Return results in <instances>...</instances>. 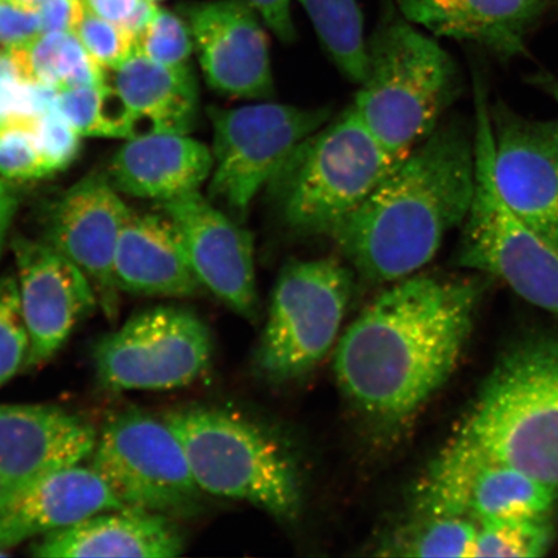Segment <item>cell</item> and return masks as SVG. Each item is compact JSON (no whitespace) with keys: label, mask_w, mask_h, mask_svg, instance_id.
I'll use <instances>...</instances> for the list:
<instances>
[{"label":"cell","mask_w":558,"mask_h":558,"mask_svg":"<svg viewBox=\"0 0 558 558\" xmlns=\"http://www.w3.org/2000/svg\"><path fill=\"white\" fill-rule=\"evenodd\" d=\"M29 351L31 338L21 310L17 278H0V388L25 372Z\"/></svg>","instance_id":"cell-30"},{"label":"cell","mask_w":558,"mask_h":558,"mask_svg":"<svg viewBox=\"0 0 558 558\" xmlns=\"http://www.w3.org/2000/svg\"><path fill=\"white\" fill-rule=\"evenodd\" d=\"M367 65L353 108L384 149L403 159L438 128L456 99V62L389 4L367 39Z\"/></svg>","instance_id":"cell-4"},{"label":"cell","mask_w":558,"mask_h":558,"mask_svg":"<svg viewBox=\"0 0 558 558\" xmlns=\"http://www.w3.org/2000/svg\"><path fill=\"white\" fill-rule=\"evenodd\" d=\"M114 278L118 289L132 295L194 298L204 290L165 214L131 209L117 246Z\"/></svg>","instance_id":"cell-23"},{"label":"cell","mask_w":558,"mask_h":558,"mask_svg":"<svg viewBox=\"0 0 558 558\" xmlns=\"http://www.w3.org/2000/svg\"><path fill=\"white\" fill-rule=\"evenodd\" d=\"M177 229L195 277L228 310L255 323L259 318L254 236L201 191L160 202Z\"/></svg>","instance_id":"cell-12"},{"label":"cell","mask_w":558,"mask_h":558,"mask_svg":"<svg viewBox=\"0 0 558 558\" xmlns=\"http://www.w3.org/2000/svg\"><path fill=\"white\" fill-rule=\"evenodd\" d=\"M401 160L384 149L349 105L296 146L265 192L290 232L331 236Z\"/></svg>","instance_id":"cell-5"},{"label":"cell","mask_w":558,"mask_h":558,"mask_svg":"<svg viewBox=\"0 0 558 558\" xmlns=\"http://www.w3.org/2000/svg\"><path fill=\"white\" fill-rule=\"evenodd\" d=\"M97 436L85 418L53 404H0V477L11 498L81 465L93 456Z\"/></svg>","instance_id":"cell-17"},{"label":"cell","mask_w":558,"mask_h":558,"mask_svg":"<svg viewBox=\"0 0 558 558\" xmlns=\"http://www.w3.org/2000/svg\"><path fill=\"white\" fill-rule=\"evenodd\" d=\"M58 94L33 78L26 48L0 52V124L44 113L54 107Z\"/></svg>","instance_id":"cell-28"},{"label":"cell","mask_w":558,"mask_h":558,"mask_svg":"<svg viewBox=\"0 0 558 558\" xmlns=\"http://www.w3.org/2000/svg\"><path fill=\"white\" fill-rule=\"evenodd\" d=\"M83 47L105 72L120 68L135 52L136 41L121 25L86 11L74 31Z\"/></svg>","instance_id":"cell-34"},{"label":"cell","mask_w":558,"mask_h":558,"mask_svg":"<svg viewBox=\"0 0 558 558\" xmlns=\"http://www.w3.org/2000/svg\"><path fill=\"white\" fill-rule=\"evenodd\" d=\"M211 331L194 312L159 305L135 314L94 347L96 379L109 392L172 390L207 372Z\"/></svg>","instance_id":"cell-11"},{"label":"cell","mask_w":558,"mask_h":558,"mask_svg":"<svg viewBox=\"0 0 558 558\" xmlns=\"http://www.w3.org/2000/svg\"><path fill=\"white\" fill-rule=\"evenodd\" d=\"M11 498L9 487H7L2 477H0V508H2L7 501Z\"/></svg>","instance_id":"cell-42"},{"label":"cell","mask_w":558,"mask_h":558,"mask_svg":"<svg viewBox=\"0 0 558 558\" xmlns=\"http://www.w3.org/2000/svg\"><path fill=\"white\" fill-rule=\"evenodd\" d=\"M478 523L464 515H422L402 530L390 546L392 555L408 557H472Z\"/></svg>","instance_id":"cell-27"},{"label":"cell","mask_w":558,"mask_h":558,"mask_svg":"<svg viewBox=\"0 0 558 558\" xmlns=\"http://www.w3.org/2000/svg\"><path fill=\"white\" fill-rule=\"evenodd\" d=\"M332 117L330 108L271 100L230 109L209 107L214 169L207 198L244 225L256 195L265 191L284 160Z\"/></svg>","instance_id":"cell-9"},{"label":"cell","mask_w":558,"mask_h":558,"mask_svg":"<svg viewBox=\"0 0 558 558\" xmlns=\"http://www.w3.org/2000/svg\"><path fill=\"white\" fill-rule=\"evenodd\" d=\"M33 118L0 124V178L7 181H32L51 174L39 150Z\"/></svg>","instance_id":"cell-32"},{"label":"cell","mask_w":558,"mask_h":558,"mask_svg":"<svg viewBox=\"0 0 558 558\" xmlns=\"http://www.w3.org/2000/svg\"><path fill=\"white\" fill-rule=\"evenodd\" d=\"M185 536L169 515L123 507L90 515L41 536L34 557L173 558L184 553Z\"/></svg>","instance_id":"cell-20"},{"label":"cell","mask_w":558,"mask_h":558,"mask_svg":"<svg viewBox=\"0 0 558 558\" xmlns=\"http://www.w3.org/2000/svg\"><path fill=\"white\" fill-rule=\"evenodd\" d=\"M476 94V185L456 255L458 267L504 281L515 294L558 318V246L518 218L494 179V140L485 85Z\"/></svg>","instance_id":"cell-7"},{"label":"cell","mask_w":558,"mask_h":558,"mask_svg":"<svg viewBox=\"0 0 558 558\" xmlns=\"http://www.w3.org/2000/svg\"><path fill=\"white\" fill-rule=\"evenodd\" d=\"M353 286V270L338 260L286 264L255 352L257 372L278 384L312 373L339 337Z\"/></svg>","instance_id":"cell-8"},{"label":"cell","mask_w":558,"mask_h":558,"mask_svg":"<svg viewBox=\"0 0 558 558\" xmlns=\"http://www.w3.org/2000/svg\"><path fill=\"white\" fill-rule=\"evenodd\" d=\"M553 515L478 523L472 557H542L555 539Z\"/></svg>","instance_id":"cell-29"},{"label":"cell","mask_w":558,"mask_h":558,"mask_svg":"<svg viewBox=\"0 0 558 558\" xmlns=\"http://www.w3.org/2000/svg\"><path fill=\"white\" fill-rule=\"evenodd\" d=\"M444 453L464 486V513L477 523L553 515L558 488L512 465L476 462L451 444Z\"/></svg>","instance_id":"cell-24"},{"label":"cell","mask_w":558,"mask_h":558,"mask_svg":"<svg viewBox=\"0 0 558 558\" xmlns=\"http://www.w3.org/2000/svg\"><path fill=\"white\" fill-rule=\"evenodd\" d=\"M163 417L183 444L202 492L247 501L281 522L298 519L303 494L296 466L256 425L205 408Z\"/></svg>","instance_id":"cell-6"},{"label":"cell","mask_w":558,"mask_h":558,"mask_svg":"<svg viewBox=\"0 0 558 558\" xmlns=\"http://www.w3.org/2000/svg\"><path fill=\"white\" fill-rule=\"evenodd\" d=\"M320 44L348 81L362 85L367 76L364 16L355 0H298Z\"/></svg>","instance_id":"cell-25"},{"label":"cell","mask_w":558,"mask_h":558,"mask_svg":"<svg viewBox=\"0 0 558 558\" xmlns=\"http://www.w3.org/2000/svg\"><path fill=\"white\" fill-rule=\"evenodd\" d=\"M41 33L74 32L86 9L82 0H40L37 5Z\"/></svg>","instance_id":"cell-37"},{"label":"cell","mask_w":558,"mask_h":558,"mask_svg":"<svg viewBox=\"0 0 558 558\" xmlns=\"http://www.w3.org/2000/svg\"><path fill=\"white\" fill-rule=\"evenodd\" d=\"M120 105L125 140L149 134H186L197 123L198 83L191 66H169L135 52L107 72Z\"/></svg>","instance_id":"cell-19"},{"label":"cell","mask_w":558,"mask_h":558,"mask_svg":"<svg viewBox=\"0 0 558 558\" xmlns=\"http://www.w3.org/2000/svg\"><path fill=\"white\" fill-rule=\"evenodd\" d=\"M241 2L251 7L283 44L295 41L296 29L291 13L292 0H241Z\"/></svg>","instance_id":"cell-38"},{"label":"cell","mask_w":558,"mask_h":558,"mask_svg":"<svg viewBox=\"0 0 558 558\" xmlns=\"http://www.w3.org/2000/svg\"><path fill=\"white\" fill-rule=\"evenodd\" d=\"M19 2L33 7V9L37 10V5L40 2V0H19Z\"/></svg>","instance_id":"cell-43"},{"label":"cell","mask_w":558,"mask_h":558,"mask_svg":"<svg viewBox=\"0 0 558 558\" xmlns=\"http://www.w3.org/2000/svg\"><path fill=\"white\" fill-rule=\"evenodd\" d=\"M485 286L414 275L374 300L335 349V378L369 417L413 416L450 378L469 341Z\"/></svg>","instance_id":"cell-1"},{"label":"cell","mask_w":558,"mask_h":558,"mask_svg":"<svg viewBox=\"0 0 558 558\" xmlns=\"http://www.w3.org/2000/svg\"><path fill=\"white\" fill-rule=\"evenodd\" d=\"M41 34L40 17L33 7L19 0H0V47H29Z\"/></svg>","instance_id":"cell-36"},{"label":"cell","mask_w":558,"mask_h":558,"mask_svg":"<svg viewBox=\"0 0 558 558\" xmlns=\"http://www.w3.org/2000/svg\"><path fill=\"white\" fill-rule=\"evenodd\" d=\"M90 469L124 507L187 519L201 509L202 488L193 476L183 444L165 421L125 411L104 425Z\"/></svg>","instance_id":"cell-10"},{"label":"cell","mask_w":558,"mask_h":558,"mask_svg":"<svg viewBox=\"0 0 558 558\" xmlns=\"http://www.w3.org/2000/svg\"><path fill=\"white\" fill-rule=\"evenodd\" d=\"M17 206V195L7 183V180L0 178V256H2L7 235H9L12 220L15 218Z\"/></svg>","instance_id":"cell-40"},{"label":"cell","mask_w":558,"mask_h":558,"mask_svg":"<svg viewBox=\"0 0 558 558\" xmlns=\"http://www.w3.org/2000/svg\"><path fill=\"white\" fill-rule=\"evenodd\" d=\"M123 507L90 466L54 472L13 495L0 508V557L9 556L21 543Z\"/></svg>","instance_id":"cell-18"},{"label":"cell","mask_w":558,"mask_h":558,"mask_svg":"<svg viewBox=\"0 0 558 558\" xmlns=\"http://www.w3.org/2000/svg\"><path fill=\"white\" fill-rule=\"evenodd\" d=\"M12 248L21 310L31 338L25 366L29 372L54 359L100 302L89 278L46 241L19 236Z\"/></svg>","instance_id":"cell-13"},{"label":"cell","mask_w":558,"mask_h":558,"mask_svg":"<svg viewBox=\"0 0 558 558\" xmlns=\"http://www.w3.org/2000/svg\"><path fill=\"white\" fill-rule=\"evenodd\" d=\"M494 179L525 225L558 246V120L534 121L505 102L490 108Z\"/></svg>","instance_id":"cell-14"},{"label":"cell","mask_w":558,"mask_h":558,"mask_svg":"<svg viewBox=\"0 0 558 558\" xmlns=\"http://www.w3.org/2000/svg\"><path fill=\"white\" fill-rule=\"evenodd\" d=\"M33 128L51 174L68 169L78 157L82 136L56 107L34 117Z\"/></svg>","instance_id":"cell-35"},{"label":"cell","mask_w":558,"mask_h":558,"mask_svg":"<svg viewBox=\"0 0 558 558\" xmlns=\"http://www.w3.org/2000/svg\"><path fill=\"white\" fill-rule=\"evenodd\" d=\"M213 150L186 134H149L125 140L108 178L121 194L160 202L199 191L211 177Z\"/></svg>","instance_id":"cell-22"},{"label":"cell","mask_w":558,"mask_h":558,"mask_svg":"<svg viewBox=\"0 0 558 558\" xmlns=\"http://www.w3.org/2000/svg\"><path fill=\"white\" fill-rule=\"evenodd\" d=\"M207 85L233 99L268 101L276 96L267 33L241 0L183 7Z\"/></svg>","instance_id":"cell-15"},{"label":"cell","mask_w":558,"mask_h":558,"mask_svg":"<svg viewBox=\"0 0 558 558\" xmlns=\"http://www.w3.org/2000/svg\"><path fill=\"white\" fill-rule=\"evenodd\" d=\"M86 11L122 27L128 26L142 0H82Z\"/></svg>","instance_id":"cell-39"},{"label":"cell","mask_w":558,"mask_h":558,"mask_svg":"<svg viewBox=\"0 0 558 558\" xmlns=\"http://www.w3.org/2000/svg\"><path fill=\"white\" fill-rule=\"evenodd\" d=\"M547 0H396L411 23L437 37L473 41L509 60L526 52Z\"/></svg>","instance_id":"cell-21"},{"label":"cell","mask_w":558,"mask_h":558,"mask_svg":"<svg viewBox=\"0 0 558 558\" xmlns=\"http://www.w3.org/2000/svg\"><path fill=\"white\" fill-rule=\"evenodd\" d=\"M451 444L558 488V338L530 335L509 347Z\"/></svg>","instance_id":"cell-3"},{"label":"cell","mask_w":558,"mask_h":558,"mask_svg":"<svg viewBox=\"0 0 558 558\" xmlns=\"http://www.w3.org/2000/svg\"><path fill=\"white\" fill-rule=\"evenodd\" d=\"M26 56L33 78L58 90L99 86L107 81V72L74 32L41 33L26 47Z\"/></svg>","instance_id":"cell-26"},{"label":"cell","mask_w":558,"mask_h":558,"mask_svg":"<svg viewBox=\"0 0 558 558\" xmlns=\"http://www.w3.org/2000/svg\"><path fill=\"white\" fill-rule=\"evenodd\" d=\"M136 50L146 58L169 66H191L194 40L183 16L158 9L146 29L136 39Z\"/></svg>","instance_id":"cell-31"},{"label":"cell","mask_w":558,"mask_h":558,"mask_svg":"<svg viewBox=\"0 0 558 558\" xmlns=\"http://www.w3.org/2000/svg\"><path fill=\"white\" fill-rule=\"evenodd\" d=\"M530 85L541 89L542 93L553 97L558 105V78L553 73L538 72L529 76Z\"/></svg>","instance_id":"cell-41"},{"label":"cell","mask_w":558,"mask_h":558,"mask_svg":"<svg viewBox=\"0 0 558 558\" xmlns=\"http://www.w3.org/2000/svg\"><path fill=\"white\" fill-rule=\"evenodd\" d=\"M54 107L82 137H114L105 82L99 86L61 89Z\"/></svg>","instance_id":"cell-33"},{"label":"cell","mask_w":558,"mask_h":558,"mask_svg":"<svg viewBox=\"0 0 558 558\" xmlns=\"http://www.w3.org/2000/svg\"><path fill=\"white\" fill-rule=\"evenodd\" d=\"M476 185L474 140L462 122L438 124L347 216L330 239L372 283L414 276L464 225Z\"/></svg>","instance_id":"cell-2"},{"label":"cell","mask_w":558,"mask_h":558,"mask_svg":"<svg viewBox=\"0 0 558 558\" xmlns=\"http://www.w3.org/2000/svg\"><path fill=\"white\" fill-rule=\"evenodd\" d=\"M130 213L108 173H90L61 195L47 221L45 241L89 278L109 320L120 314L114 259Z\"/></svg>","instance_id":"cell-16"},{"label":"cell","mask_w":558,"mask_h":558,"mask_svg":"<svg viewBox=\"0 0 558 558\" xmlns=\"http://www.w3.org/2000/svg\"><path fill=\"white\" fill-rule=\"evenodd\" d=\"M150 2H155V3H157V2H159V0H150Z\"/></svg>","instance_id":"cell-44"}]
</instances>
